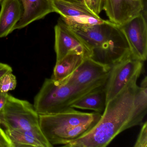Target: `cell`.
<instances>
[{
  "label": "cell",
  "instance_id": "cell-1",
  "mask_svg": "<svg viewBox=\"0 0 147 147\" xmlns=\"http://www.w3.org/2000/svg\"><path fill=\"white\" fill-rule=\"evenodd\" d=\"M137 80L107 103L100 119L89 132L65 147H106L122 131L142 125L147 114V76L140 86Z\"/></svg>",
  "mask_w": 147,
  "mask_h": 147
},
{
  "label": "cell",
  "instance_id": "cell-2",
  "mask_svg": "<svg viewBox=\"0 0 147 147\" xmlns=\"http://www.w3.org/2000/svg\"><path fill=\"white\" fill-rule=\"evenodd\" d=\"M98 113L80 111L71 108L61 112L39 115L40 128L52 146L69 144L89 132L100 119Z\"/></svg>",
  "mask_w": 147,
  "mask_h": 147
},
{
  "label": "cell",
  "instance_id": "cell-3",
  "mask_svg": "<svg viewBox=\"0 0 147 147\" xmlns=\"http://www.w3.org/2000/svg\"><path fill=\"white\" fill-rule=\"evenodd\" d=\"M106 82L80 86L64 81L46 79L34 99L35 109L39 115L61 112L71 108L75 102L88 94L105 85Z\"/></svg>",
  "mask_w": 147,
  "mask_h": 147
},
{
  "label": "cell",
  "instance_id": "cell-4",
  "mask_svg": "<svg viewBox=\"0 0 147 147\" xmlns=\"http://www.w3.org/2000/svg\"><path fill=\"white\" fill-rule=\"evenodd\" d=\"M5 130L28 129L39 126V116L33 105L9 94L0 111V125Z\"/></svg>",
  "mask_w": 147,
  "mask_h": 147
},
{
  "label": "cell",
  "instance_id": "cell-5",
  "mask_svg": "<svg viewBox=\"0 0 147 147\" xmlns=\"http://www.w3.org/2000/svg\"><path fill=\"white\" fill-rule=\"evenodd\" d=\"M144 62L132 55L125 57L111 66L105 84L107 103L115 98L142 72Z\"/></svg>",
  "mask_w": 147,
  "mask_h": 147
},
{
  "label": "cell",
  "instance_id": "cell-6",
  "mask_svg": "<svg viewBox=\"0 0 147 147\" xmlns=\"http://www.w3.org/2000/svg\"><path fill=\"white\" fill-rule=\"evenodd\" d=\"M55 51L56 61L72 52L90 57L92 50L84 41L60 18L55 26Z\"/></svg>",
  "mask_w": 147,
  "mask_h": 147
},
{
  "label": "cell",
  "instance_id": "cell-7",
  "mask_svg": "<svg viewBox=\"0 0 147 147\" xmlns=\"http://www.w3.org/2000/svg\"><path fill=\"white\" fill-rule=\"evenodd\" d=\"M118 26L127 39L132 55L145 61L147 57V25L142 13Z\"/></svg>",
  "mask_w": 147,
  "mask_h": 147
},
{
  "label": "cell",
  "instance_id": "cell-8",
  "mask_svg": "<svg viewBox=\"0 0 147 147\" xmlns=\"http://www.w3.org/2000/svg\"><path fill=\"white\" fill-rule=\"evenodd\" d=\"M131 54L127 39L117 26L109 40L100 47L92 51L90 58L111 66Z\"/></svg>",
  "mask_w": 147,
  "mask_h": 147
},
{
  "label": "cell",
  "instance_id": "cell-9",
  "mask_svg": "<svg viewBox=\"0 0 147 147\" xmlns=\"http://www.w3.org/2000/svg\"><path fill=\"white\" fill-rule=\"evenodd\" d=\"M111 66L86 57L74 73L64 81L80 86H88L106 82Z\"/></svg>",
  "mask_w": 147,
  "mask_h": 147
},
{
  "label": "cell",
  "instance_id": "cell-10",
  "mask_svg": "<svg viewBox=\"0 0 147 147\" xmlns=\"http://www.w3.org/2000/svg\"><path fill=\"white\" fill-rule=\"evenodd\" d=\"M143 9L142 0H103V10L109 21L118 26L140 14Z\"/></svg>",
  "mask_w": 147,
  "mask_h": 147
},
{
  "label": "cell",
  "instance_id": "cell-11",
  "mask_svg": "<svg viewBox=\"0 0 147 147\" xmlns=\"http://www.w3.org/2000/svg\"><path fill=\"white\" fill-rule=\"evenodd\" d=\"M117 26L109 20H103L94 24L70 28L87 45L92 53L109 40Z\"/></svg>",
  "mask_w": 147,
  "mask_h": 147
},
{
  "label": "cell",
  "instance_id": "cell-12",
  "mask_svg": "<svg viewBox=\"0 0 147 147\" xmlns=\"http://www.w3.org/2000/svg\"><path fill=\"white\" fill-rule=\"evenodd\" d=\"M23 7L20 20L14 28L20 30L34 21L43 18L51 13L55 12L52 0H20Z\"/></svg>",
  "mask_w": 147,
  "mask_h": 147
},
{
  "label": "cell",
  "instance_id": "cell-13",
  "mask_svg": "<svg viewBox=\"0 0 147 147\" xmlns=\"http://www.w3.org/2000/svg\"><path fill=\"white\" fill-rule=\"evenodd\" d=\"M13 147H52L40 125L28 129L5 130Z\"/></svg>",
  "mask_w": 147,
  "mask_h": 147
},
{
  "label": "cell",
  "instance_id": "cell-14",
  "mask_svg": "<svg viewBox=\"0 0 147 147\" xmlns=\"http://www.w3.org/2000/svg\"><path fill=\"white\" fill-rule=\"evenodd\" d=\"M0 11V38L5 37L14 30L23 13L20 0H2Z\"/></svg>",
  "mask_w": 147,
  "mask_h": 147
},
{
  "label": "cell",
  "instance_id": "cell-15",
  "mask_svg": "<svg viewBox=\"0 0 147 147\" xmlns=\"http://www.w3.org/2000/svg\"><path fill=\"white\" fill-rule=\"evenodd\" d=\"M106 105L107 95L105 85L75 102L71 107L74 109L90 110L102 114Z\"/></svg>",
  "mask_w": 147,
  "mask_h": 147
},
{
  "label": "cell",
  "instance_id": "cell-16",
  "mask_svg": "<svg viewBox=\"0 0 147 147\" xmlns=\"http://www.w3.org/2000/svg\"><path fill=\"white\" fill-rule=\"evenodd\" d=\"M86 57L82 54L72 52L56 61L51 79L62 81L68 78L82 63Z\"/></svg>",
  "mask_w": 147,
  "mask_h": 147
},
{
  "label": "cell",
  "instance_id": "cell-17",
  "mask_svg": "<svg viewBox=\"0 0 147 147\" xmlns=\"http://www.w3.org/2000/svg\"><path fill=\"white\" fill-rule=\"evenodd\" d=\"M55 12L59 13L62 18H77L92 17L100 18L91 11L85 4H76L52 0Z\"/></svg>",
  "mask_w": 147,
  "mask_h": 147
},
{
  "label": "cell",
  "instance_id": "cell-18",
  "mask_svg": "<svg viewBox=\"0 0 147 147\" xmlns=\"http://www.w3.org/2000/svg\"><path fill=\"white\" fill-rule=\"evenodd\" d=\"M17 85L16 76L12 72L7 73L0 79V91L8 93L14 90Z\"/></svg>",
  "mask_w": 147,
  "mask_h": 147
},
{
  "label": "cell",
  "instance_id": "cell-19",
  "mask_svg": "<svg viewBox=\"0 0 147 147\" xmlns=\"http://www.w3.org/2000/svg\"><path fill=\"white\" fill-rule=\"evenodd\" d=\"M140 133L138 136L135 147H147V123L145 121L142 125Z\"/></svg>",
  "mask_w": 147,
  "mask_h": 147
},
{
  "label": "cell",
  "instance_id": "cell-20",
  "mask_svg": "<svg viewBox=\"0 0 147 147\" xmlns=\"http://www.w3.org/2000/svg\"><path fill=\"white\" fill-rule=\"evenodd\" d=\"M85 4L96 15L99 14L103 10V0H84Z\"/></svg>",
  "mask_w": 147,
  "mask_h": 147
},
{
  "label": "cell",
  "instance_id": "cell-21",
  "mask_svg": "<svg viewBox=\"0 0 147 147\" xmlns=\"http://www.w3.org/2000/svg\"><path fill=\"white\" fill-rule=\"evenodd\" d=\"M0 147H13L12 143L9 137L0 126Z\"/></svg>",
  "mask_w": 147,
  "mask_h": 147
},
{
  "label": "cell",
  "instance_id": "cell-22",
  "mask_svg": "<svg viewBox=\"0 0 147 147\" xmlns=\"http://www.w3.org/2000/svg\"><path fill=\"white\" fill-rule=\"evenodd\" d=\"M12 72V69L9 65L0 63V79L7 73Z\"/></svg>",
  "mask_w": 147,
  "mask_h": 147
},
{
  "label": "cell",
  "instance_id": "cell-23",
  "mask_svg": "<svg viewBox=\"0 0 147 147\" xmlns=\"http://www.w3.org/2000/svg\"><path fill=\"white\" fill-rule=\"evenodd\" d=\"M9 95L8 93L3 92L0 91V111L5 105Z\"/></svg>",
  "mask_w": 147,
  "mask_h": 147
},
{
  "label": "cell",
  "instance_id": "cell-24",
  "mask_svg": "<svg viewBox=\"0 0 147 147\" xmlns=\"http://www.w3.org/2000/svg\"><path fill=\"white\" fill-rule=\"evenodd\" d=\"M61 1L76 4H85L84 0H60Z\"/></svg>",
  "mask_w": 147,
  "mask_h": 147
},
{
  "label": "cell",
  "instance_id": "cell-25",
  "mask_svg": "<svg viewBox=\"0 0 147 147\" xmlns=\"http://www.w3.org/2000/svg\"><path fill=\"white\" fill-rule=\"evenodd\" d=\"M1 1H2V0H0V2H1Z\"/></svg>",
  "mask_w": 147,
  "mask_h": 147
}]
</instances>
